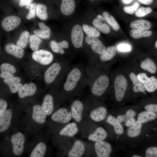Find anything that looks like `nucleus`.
I'll return each mask as SVG.
<instances>
[{
    "instance_id": "f257e3e1",
    "label": "nucleus",
    "mask_w": 157,
    "mask_h": 157,
    "mask_svg": "<svg viewBox=\"0 0 157 157\" xmlns=\"http://www.w3.org/2000/svg\"><path fill=\"white\" fill-rule=\"evenodd\" d=\"M22 121L25 131L31 134H35L46 122L47 115L41 106L35 104L26 109Z\"/></svg>"
},
{
    "instance_id": "f03ea898",
    "label": "nucleus",
    "mask_w": 157,
    "mask_h": 157,
    "mask_svg": "<svg viewBox=\"0 0 157 157\" xmlns=\"http://www.w3.org/2000/svg\"><path fill=\"white\" fill-rule=\"evenodd\" d=\"M10 153L13 157L22 156L27 150L28 144L25 135L19 131H14L9 139Z\"/></svg>"
},
{
    "instance_id": "7ed1b4c3",
    "label": "nucleus",
    "mask_w": 157,
    "mask_h": 157,
    "mask_svg": "<svg viewBox=\"0 0 157 157\" xmlns=\"http://www.w3.org/2000/svg\"><path fill=\"white\" fill-rule=\"evenodd\" d=\"M18 109L7 108L0 117V133L4 132L12 127L14 129L16 126L21 114V111Z\"/></svg>"
},
{
    "instance_id": "20e7f679",
    "label": "nucleus",
    "mask_w": 157,
    "mask_h": 157,
    "mask_svg": "<svg viewBox=\"0 0 157 157\" xmlns=\"http://www.w3.org/2000/svg\"><path fill=\"white\" fill-rule=\"evenodd\" d=\"M36 137L28 145V156L30 157H44L47 150L46 144L40 140L38 137Z\"/></svg>"
},
{
    "instance_id": "39448f33",
    "label": "nucleus",
    "mask_w": 157,
    "mask_h": 157,
    "mask_svg": "<svg viewBox=\"0 0 157 157\" xmlns=\"http://www.w3.org/2000/svg\"><path fill=\"white\" fill-rule=\"evenodd\" d=\"M81 76L82 72L79 68L77 67L73 68L69 73L64 83V90L68 92L74 90L81 80Z\"/></svg>"
},
{
    "instance_id": "423d86ee",
    "label": "nucleus",
    "mask_w": 157,
    "mask_h": 157,
    "mask_svg": "<svg viewBox=\"0 0 157 157\" xmlns=\"http://www.w3.org/2000/svg\"><path fill=\"white\" fill-rule=\"evenodd\" d=\"M128 83L126 78L120 75L115 78L114 82L115 99L118 101H120L124 98L127 88Z\"/></svg>"
},
{
    "instance_id": "0eeeda50",
    "label": "nucleus",
    "mask_w": 157,
    "mask_h": 157,
    "mask_svg": "<svg viewBox=\"0 0 157 157\" xmlns=\"http://www.w3.org/2000/svg\"><path fill=\"white\" fill-rule=\"evenodd\" d=\"M109 83L108 77L105 75H102L95 81L92 88V93L97 96L102 95L108 88Z\"/></svg>"
},
{
    "instance_id": "6e6552de",
    "label": "nucleus",
    "mask_w": 157,
    "mask_h": 157,
    "mask_svg": "<svg viewBox=\"0 0 157 157\" xmlns=\"http://www.w3.org/2000/svg\"><path fill=\"white\" fill-rule=\"evenodd\" d=\"M32 58L34 60L42 65H47L53 61V56L50 51L44 49L37 50L33 52Z\"/></svg>"
},
{
    "instance_id": "1a4fd4ad",
    "label": "nucleus",
    "mask_w": 157,
    "mask_h": 157,
    "mask_svg": "<svg viewBox=\"0 0 157 157\" xmlns=\"http://www.w3.org/2000/svg\"><path fill=\"white\" fill-rule=\"evenodd\" d=\"M62 71V66L58 62L53 63L46 70L44 74V80L48 84L52 83Z\"/></svg>"
},
{
    "instance_id": "9d476101",
    "label": "nucleus",
    "mask_w": 157,
    "mask_h": 157,
    "mask_svg": "<svg viewBox=\"0 0 157 157\" xmlns=\"http://www.w3.org/2000/svg\"><path fill=\"white\" fill-rule=\"evenodd\" d=\"M72 118L71 112L64 108H60L53 112L51 117L52 122L61 124L68 123Z\"/></svg>"
},
{
    "instance_id": "9b49d317",
    "label": "nucleus",
    "mask_w": 157,
    "mask_h": 157,
    "mask_svg": "<svg viewBox=\"0 0 157 157\" xmlns=\"http://www.w3.org/2000/svg\"><path fill=\"white\" fill-rule=\"evenodd\" d=\"M144 85L146 90L149 92H154L157 89V79L154 76L148 77L145 73H141L137 76Z\"/></svg>"
},
{
    "instance_id": "f8f14e48",
    "label": "nucleus",
    "mask_w": 157,
    "mask_h": 157,
    "mask_svg": "<svg viewBox=\"0 0 157 157\" xmlns=\"http://www.w3.org/2000/svg\"><path fill=\"white\" fill-rule=\"evenodd\" d=\"M84 34L82 27L76 24L73 27L71 33V39L73 46L76 48L83 47Z\"/></svg>"
},
{
    "instance_id": "ddd939ff",
    "label": "nucleus",
    "mask_w": 157,
    "mask_h": 157,
    "mask_svg": "<svg viewBox=\"0 0 157 157\" xmlns=\"http://www.w3.org/2000/svg\"><path fill=\"white\" fill-rule=\"evenodd\" d=\"M94 148L98 157H108L112 150L110 144L104 140L95 142Z\"/></svg>"
},
{
    "instance_id": "4468645a",
    "label": "nucleus",
    "mask_w": 157,
    "mask_h": 157,
    "mask_svg": "<svg viewBox=\"0 0 157 157\" xmlns=\"http://www.w3.org/2000/svg\"><path fill=\"white\" fill-rule=\"evenodd\" d=\"M83 110V105L80 100H75L72 102L71 106V113L73 119L77 122H81Z\"/></svg>"
},
{
    "instance_id": "2eb2a0df",
    "label": "nucleus",
    "mask_w": 157,
    "mask_h": 157,
    "mask_svg": "<svg viewBox=\"0 0 157 157\" xmlns=\"http://www.w3.org/2000/svg\"><path fill=\"white\" fill-rule=\"evenodd\" d=\"M37 88L34 83L31 82L22 85L18 92L19 98L23 99L33 96L36 93Z\"/></svg>"
},
{
    "instance_id": "dca6fc26",
    "label": "nucleus",
    "mask_w": 157,
    "mask_h": 157,
    "mask_svg": "<svg viewBox=\"0 0 157 157\" xmlns=\"http://www.w3.org/2000/svg\"><path fill=\"white\" fill-rule=\"evenodd\" d=\"M85 40L88 44L91 45L92 50L95 53L101 54L105 51L106 47L97 38L87 36Z\"/></svg>"
},
{
    "instance_id": "f3484780",
    "label": "nucleus",
    "mask_w": 157,
    "mask_h": 157,
    "mask_svg": "<svg viewBox=\"0 0 157 157\" xmlns=\"http://www.w3.org/2000/svg\"><path fill=\"white\" fill-rule=\"evenodd\" d=\"M20 22L21 19L18 17L14 15L8 16L3 20L2 26L5 31H9L18 26Z\"/></svg>"
},
{
    "instance_id": "a211bd4d",
    "label": "nucleus",
    "mask_w": 157,
    "mask_h": 157,
    "mask_svg": "<svg viewBox=\"0 0 157 157\" xmlns=\"http://www.w3.org/2000/svg\"><path fill=\"white\" fill-rule=\"evenodd\" d=\"M85 146L83 142L80 140H76L74 143L68 155L69 157H80L84 154Z\"/></svg>"
},
{
    "instance_id": "6ab92c4d",
    "label": "nucleus",
    "mask_w": 157,
    "mask_h": 157,
    "mask_svg": "<svg viewBox=\"0 0 157 157\" xmlns=\"http://www.w3.org/2000/svg\"><path fill=\"white\" fill-rule=\"evenodd\" d=\"M41 106L47 116L51 115L53 112L55 107L53 96L50 94L45 95Z\"/></svg>"
},
{
    "instance_id": "aec40b11",
    "label": "nucleus",
    "mask_w": 157,
    "mask_h": 157,
    "mask_svg": "<svg viewBox=\"0 0 157 157\" xmlns=\"http://www.w3.org/2000/svg\"><path fill=\"white\" fill-rule=\"evenodd\" d=\"M3 82L8 86L11 92L13 94L18 92L22 85L21 83V78L17 76L4 78Z\"/></svg>"
},
{
    "instance_id": "412c9836",
    "label": "nucleus",
    "mask_w": 157,
    "mask_h": 157,
    "mask_svg": "<svg viewBox=\"0 0 157 157\" xmlns=\"http://www.w3.org/2000/svg\"><path fill=\"white\" fill-rule=\"evenodd\" d=\"M107 113V110L105 107L100 106L92 110L90 113V117L94 121L99 122L105 119Z\"/></svg>"
},
{
    "instance_id": "4be33fe9",
    "label": "nucleus",
    "mask_w": 157,
    "mask_h": 157,
    "mask_svg": "<svg viewBox=\"0 0 157 157\" xmlns=\"http://www.w3.org/2000/svg\"><path fill=\"white\" fill-rule=\"evenodd\" d=\"M6 52L16 58L20 59L23 58L24 51L23 48L12 43H8L5 46Z\"/></svg>"
},
{
    "instance_id": "5701e85b",
    "label": "nucleus",
    "mask_w": 157,
    "mask_h": 157,
    "mask_svg": "<svg viewBox=\"0 0 157 157\" xmlns=\"http://www.w3.org/2000/svg\"><path fill=\"white\" fill-rule=\"evenodd\" d=\"M0 69V77L2 78L14 76L13 74L16 71V69L14 66L11 64L6 63H3L1 65Z\"/></svg>"
},
{
    "instance_id": "b1692460",
    "label": "nucleus",
    "mask_w": 157,
    "mask_h": 157,
    "mask_svg": "<svg viewBox=\"0 0 157 157\" xmlns=\"http://www.w3.org/2000/svg\"><path fill=\"white\" fill-rule=\"evenodd\" d=\"M108 136L106 130L103 127L97 128L93 133L89 135L88 139L89 140L96 142L105 140Z\"/></svg>"
},
{
    "instance_id": "393cba45",
    "label": "nucleus",
    "mask_w": 157,
    "mask_h": 157,
    "mask_svg": "<svg viewBox=\"0 0 157 157\" xmlns=\"http://www.w3.org/2000/svg\"><path fill=\"white\" fill-rule=\"evenodd\" d=\"M78 131L77 124L74 122H72L67 124L59 131V134L61 136L72 137L76 135Z\"/></svg>"
},
{
    "instance_id": "a878e982",
    "label": "nucleus",
    "mask_w": 157,
    "mask_h": 157,
    "mask_svg": "<svg viewBox=\"0 0 157 157\" xmlns=\"http://www.w3.org/2000/svg\"><path fill=\"white\" fill-rule=\"evenodd\" d=\"M75 6L74 0H62L60 6L61 11L65 15H70L74 12Z\"/></svg>"
},
{
    "instance_id": "bb28decb",
    "label": "nucleus",
    "mask_w": 157,
    "mask_h": 157,
    "mask_svg": "<svg viewBox=\"0 0 157 157\" xmlns=\"http://www.w3.org/2000/svg\"><path fill=\"white\" fill-rule=\"evenodd\" d=\"M40 29L33 31L34 34L41 38L44 39H49L51 35V30L49 28L42 22L38 23Z\"/></svg>"
},
{
    "instance_id": "cd10ccee",
    "label": "nucleus",
    "mask_w": 157,
    "mask_h": 157,
    "mask_svg": "<svg viewBox=\"0 0 157 157\" xmlns=\"http://www.w3.org/2000/svg\"><path fill=\"white\" fill-rule=\"evenodd\" d=\"M51 48L55 53L63 54L65 53L63 49H67L69 46L68 42L65 40H63L58 42L54 40H51L50 42Z\"/></svg>"
},
{
    "instance_id": "c85d7f7f",
    "label": "nucleus",
    "mask_w": 157,
    "mask_h": 157,
    "mask_svg": "<svg viewBox=\"0 0 157 157\" xmlns=\"http://www.w3.org/2000/svg\"><path fill=\"white\" fill-rule=\"evenodd\" d=\"M106 121L109 124L113 126L115 132L117 134L121 135L123 134L124 132L123 127L117 118L110 115L107 117Z\"/></svg>"
},
{
    "instance_id": "c756f323",
    "label": "nucleus",
    "mask_w": 157,
    "mask_h": 157,
    "mask_svg": "<svg viewBox=\"0 0 157 157\" xmlns=\"http://www.w3.org/2000/svg\"><path fill=\"white\" fill-rule=\"evenodd\" d=\"M131 27L133 29L147 30L151 28V24L149 21L145 19H139L132 22L130 24Z\"/></svg>"
},
{
    "instance_id": "7c9ffc66",
    "label": "nucleus",
    "mask_w": 157,
    "mask_h": 157,
    "mask_svg": "<svg viewBox=\"0 0 157 157\" xmlns=\"http://www.w3.org/2000/svg\"><path fill=\"white\" fill-rule=\"evenodd\" d=\"M144 70L152 74H155L157 71V67L154 61L150 58H147L142 61L140 65Z\"/></svg>"
},
{
    "instance_id": "2f4dec72",
    "label": "nucleus",
    "mask_w": 157,
    "mask_h": 157,
    "mask_svg": "<svg viewBox=\"0 0 157 157\" xmlns=\"http://www.w3.org/2000/svg\"><path fill=\"white\" fill-rule=\"evenodd\" d=\"M142 127V124L138 120L128 129L127 134L131 138H135L140 134Z\"/></svg>"
},
{
    "instance_id": "473e14b6",
    "label": "nucleus",
    "mask_w": 157,
    "mask_h": 157,
    "mask_svg": "<svg viewBox=\"0 0 157 157\" xmlns=\"http://www.w3.org/2000/svg\"><path fill=\"white\" fill-rule=\"evenodd\" d=\"M129 77L133 83V90L135 92H144L146 90L143 85L139 80L134 73L131 72L129 74Z\"/></svg>"
},
{
    "instance_id": "72a5a7b5",
    "label": "nucleus",
    "mask_w": 157,
    "mask_h": 157,
    "mask_svg": "<svg viewBox=\"0 0 157 157\" xmlns=\"http://www.w3.org/2000/svg\"><path fill=\"white\" fill-rule=\"evenodd\" d=\"M157 117V114L154 112L147 111L140 113L138 117V120L142 124L155 119Z\"/></svg>"
},
{
    "instance_id": "f704fd0d",
    "label": "nucleus",
    "mask_w": 157,
    "mask_h": 157,
    "mask_svg": "<svg viewBox=\"0 0 157 157\" xmlns=\"http://www.w3.org/2000/svg\"><path fill=\"white\" fill-rule=\"evenodd\" d=\"M116 48L114 46L108 47L104 52L100 54V58L103 61H107L112 59L115 55Z\"/></svg>"
},
{
    "instance_id": "c9c22d12",
    "label": "nucleus",
    "mask_w": 157,
    "mask_h": 157,
    "mask_svg": "<svg viewBox=\"0 0 157 157\" xmlns=\"http://www.w3.org/2000/svg\"><path fill=\"white\" fill-rule=\"evenodd\" d=\"M103 21L97 18L94 19L92 24L99 31L104 34H108L110 32V29L109 26Z\"/></svg>"
},
{
    "instance_id": "e433bc0d",
    "label": "nucleus",
    "mask_w": 157,
    "mask_h": 157,
    "mask_svg": "<svg viewBox=\"0 0 157 157\" xmlns=\"http://www.w3.org/2000/svg\"><path fill=\"white\" fill-rule=\"evenodd\" d=\"M152 34V32L151 31L140 29H133L131 30L130 31L131 36L135 39L149 37Z\"/></svg>"
},
{
    "instance_id": "4c0bfd02",
    "label": "nucleus",
    "mask_w": 157,
    "mask_h": 157,
    "mask_svg": "<svg viewBox=\"0 0 157 157\" xmlns=\"http://www.w3.org/2000/svg\"><path fill=\"white\" fill-rule=\"evenodd\" d=\"M47 7L44 5L38 3L36 5V15L37 17L42 20H45L48 18Z\"/></svg>"
},
{
    "instance_id": "58836bf2",
    "label": "nucleus",
    "mask_w": 157,
    "mask_h": 157,
    "mask_svg": "<svg viewBox=\"0 0 157 157\" xmlns=\"http://www.w3.org/2000/svg\"><path fill=\"white\" fill-rule=\"evenodd\" d=\"M103 15L104 20L115 31L119 30V24L113 16L106 11L103 13Z\"/></svg>"
},
{
    "instance_id": "ea45409f",
    "label": "nucleus",
    "mask_w": 157,
    "mask_h": 157,
    "mask_svg": "<svg viewBox=\"0 0 157 157\" xmlns=\"http://www.w3.org/2000/svg\"><path fill=\"white\" fill-rule=\"evenodd\" d=\"M82 29L88 36L98 38L100 35V31L95 28L86 24L82 26Z\"/></svg>"
},
{
    "instance_id": "a19ab883",
    "label": "nucleus",
    "mask_w": 157,
    "mask_h": 157,
    "mask_svg": "<svg viewBox=\"0 0 157 157\" xmlns=\"http://www.w3.org/2000/svg\"><path fill=\"white\" fill-rule=\"evenodd\" d=\"M29 33L28 31H24L20 34L19 39L16 42V45L21 48H25L28 42Z\"/></svg>"
},
{
    "instance_id": "79ce46f5",
    "label": "nucleus",
    "mask_w": 157,
    "mask_h": 157,
    "mask_svg": "<svg viewBox=\"0 0 157 157\" xmlns=\"http://www.w3.org/2000/svg\"><path fill=\"white\" fill-rule=\"evenodd\" d=\"M40 38L35 35H32L29 36L30 46L33 51H35L38 49L42 41Z\"/></svg>"
},
{
    "instance_id": "37998d69",
    "label": "nucleus",
    "mask_w": 157,
    "mask_h": 157,
    "mask_svg": "<svg viewBox=\"0 0 157 157\" xmlns=\"http://www.w3.org/2000/svg\"><path fill=\"white\" fill-rule=\"evenodd\" d=\"M36 5L35 3H31L26 5V8L29 10L28 13L26 17L28 19H30L35 17L36 15Z\"/></svg>"
},
{
    "instance_id": "c03bdc74",
    "label": "nucleus",
    "mask_w": 157,
    "mask_h": 157,
    "mask_svg": "<svg viewBox=\"0 0 157 157\" xmlns=\"http://www.w3.org/2000/svg\"><path fill=\"white\" fill-rule=\"evenodd\" d=\"M152 10L150 7H144L142 6L137 10L135 12V15L138 17H142L147 14L151 13Z\"/></svg>"
},
{
    "instance_id": "a18cd8bd",
    "label": "nucleus",
    "mask_w": 157,
    "mask_h": 157,
    "mask_svg": "<svg viewBox=\"0 0 157 157\" xmlns=\"http://www.w3.org/2000/svg\"><path fill=\"white\" fill-rule=\"evenodd\" d=\"M140 6L139 3H135L132 6H126L124 8V12L127 13L131 15L134 13L138 9Z\"/></svg>"
},
{
    "instance_id": "49530a36",
    "label": "nucleus",
    "mask_w": 157,
    "mask_h": 157,
    "mask_svg": "<svg viewBox=\"0 0 157 157\" xmlns=\"http://www.w3.org/2000/svg\"><path fill=\"white\" fill-rule=\"evenodd\" d=\"M145 156L146 157H157V147H152L147 148L145 151Z\"/></svg>"
},
{
    "instance_id": "de8ad7c7",
    "label": "nucleus",
    "mask_w": 157,
    "mask_h": 157,
    "mask_svg": "<svg viewBox=\"0 0 157 157\" xmlns=\"http://www.w3.org/2000/svg\"><path fill=\"white\" fill-rule=\"evenodd\" d=\"M8 106L7 101L3 99H0V117L6 109Z\"/></svg>"
},
{
    "instance_id": "09e8293b",
    "label": "nucleus",
    "mask_w": 157,
    "mask_h": 157,
    "mask_svg": "<svg viewBox=\"0 0 157 157\" xmlns=\"http://www.w3.org/2000/svg\"><path fill=\"white\" fill-rule=\"evenodd\" d=\"M144 109L146 111L153 112L157 114V105L156 104H147L145 106Z\"/></svg>"
},
{
    "instance_id": "8fccbe9b",
    "label": "nucleus",
    "mask_w": 157,
    "mask_h": 157,
    "mask_svg": "<svg viewBox=\"0 0 157 157\" xmlns=\"http://www.w3.org/2000/svg\"><path fill=\"white\" fill-rule=\"evenodd\" d=\"M117 49L121 51H129L131 50V46L127 44H122L119 45Z\"/></svg>"
},
{
    "instance_id": "3c124183",
    "label": "nucleus",
    "mask_w": 157,
    "mask_h": 157,
    "mask_svg": "<svg viewBox=\"0 0 157 157\" xmlns=\"http://www.w3.org/2000/svg\"><path fill=\"white\" fill-rule=\"evenodd\" d=\"M125 115L127 119L130 118L135 117L136 115V113L134 110L129 109L126 111Z\"/></svg>"
},
{
    "instance_id": "603ef678",
    "label": "nucleus",
    "mask_w": 157,
    "mask_h": 157,
    "mask_svg": "<svg viewBox=\"0 0 157 157\" xmlns=\"http://www.w3.org/2000/svg\"><path fill=\"white\" fill-rule=\"evenodd\" d=\"M136 121V120L134 117L128 118L125 122V125L127 127H130Z\"/></svg>"
},
{
    "instance_id": "864d4df0",
    "label": "nucleus",
    "mask_w": 157,
    "mask_h": 157,
    "mask_svg": "<svg viewBox=\"0 0 157 157\" xmlns=\"http://www.w3.org/2000/svg\"><path fill=\"white\" fill-rule=\"evenodd\" d=\"M33 0H20L19 2V5L21 7L26 6L31 3Z\"/></svg>"
},
{
    "instance_id": "5fc2aeb1",
    "label": "nucleus",
    "mask_w": 157,
    "mask_h": 157,
    "mask_svg": "<svg viewBox=\"0 0 157 157\" xmlns=\"http://www.w3.org/2000/svg\"><path fill=\"white\" fill-rule=\"evenodd\" d=\"M117 119L120 123L125 122L127 119L125 115H119L117 117Z\"/></svg>"
},
{
    "instance_id": "6e6d98bb",
    "label": "nucleus",
    "mask_w": 157,
    "mask_h": 157,
    "mask_svg": "<svg viewBox=\"0 0 157 157\" xmlns=\"http://www.w3.org/2000/svg\"><path fill=\"white\" fill-rule=\"evenodd\" d=\"M138 1L142 4L148 5L151 4L154 0H138Z\"/></svg>"
},
{
    "instance_id": "4d7b16f0",
    "label": "nucleus",
    "mask_w": 157,
    "mask_h": 157,
    "mask_svg": "<svg viewBox=\"0 0 157 157\" xmlns=\"http://www.w3.org/2000/svg\"><path fill=\"white\" fill-rule=\"evenodd\" d=\"M133 0H122L123 2L125 4H128L132 2Z\"/></svg>"
},
{
    "instance_id": "13d9d810",
    "label": "nucleus",
    "mask_w": 157,
    "mask_h": 157,
    "mask_svg": "<svg viewBox=\"0 0 157 157\" xmlns=\"http://www.w3.org/2000/svg\"><path fill=\"white\" fill-rule=\"evenodd\" d=\"M97 18L100 19H101L103 21H104V17L101 15H98L97 16Z\"/></svg>"
},
{
    "instance_id": "bf43d9fd",
    "label": "nucleus",
    "mask_w": 157,
    "mask_h": 157,
    "mask_svg": "<svg viewBox=\"0 0 157 157\" xmlns=\"http://www.w3.org/2000/svg\"><path fill=\"white\" fill-rule=\"evenodd\" d=\"M133 157H141V156H140L138 155H134L133 156Z\"/></svg>"
},
{
    "instance_id": "052dcab7",
    "label": "nucleus",
    "mask_w": 157,
    "mask_h": 157,
    "mask_svg": "<svg viewBox=\"0 0 157 157\" xmlns=\"http://www.w3.org/2000/svg\"><path fill=\"white\" fill-rule=\"evenodd\" d=\"M157 41L156 40V42L155 44V47H156V49H157Z\"/></svg>"
},
{
    "instance_id": "680f3d73",
    "label": "nucleus",
    "mask_w": 157,
    "mask_h": 157,
    "mask_svg": "<svg viewBox=\"0 0 157 157\" xmlns=\"http://www.w3.org/2000/svg\"><path fill=\"white\" fill-rule=\"evenodd\" d=\"M90 0L92 1V0Z\"/></svg>"
},
{
    "instance_id": "e2e57ef3",
    "label": "nucleus",
    "mask_w": 157,
    "mask_h": 157,
    "mask_svg": "<svg viewBox=\"0 0 157 157\" xmlns=\"http://www.w3.org/2000/svg\"></svg>"
}]
</instances>
